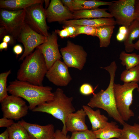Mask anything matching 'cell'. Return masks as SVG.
Segmentation results:
<instances>
[{
    "label": "cell",
    "instance_id": "obj_1",
    "mask_svg": "<svg viewBox=\"0 0 139 139\" xmlns=\"http://www.w3.org/2000/svg\"><path fill=\"white\" fill-rule=\"evenodd\" d=\"M7 90L11 95L26 100L29 103V109L32 110L38 106L52 100L54 92L48 86H39L18 80L10 82Z\"/></svg>",
    "mask_w": 139,
    "mask_h": 139
},
{
    "label": "cell",
    "instance_id": "obj_2",
    "mask_svg": "<svg viewBox=\"0 0 139 139\" xmlns=\"http://www.w3.org/2000/svg\"><path fill=\"white\" fill-rule=\"evenodd\" d=\"M107 71L110 75L109 85L105 90L101 89L90 99L87 105L92 108H98L103 109L108 116L123 125L125 123L118 110L114 93V84L117 66L115 61L105 67H101Z\"/></svg>",
    "mask_w": 139,
    "mask_h": 139
},
{
    "label": "cell",
    "instance_id": "obj_3",
    "mask_svg": "<svg viewBox=\"0 0 139 139\" xmlns=\"http://www.w3.org/2000/svg\"><path fill=\"white\" fill-rule=\"evenodd\" d=\"M48 70L43 55L39 50L36 48L23 60L17 72V80L42 86Z\"/></svg>",
    "mask_w": 139,
    "mask_h": 139
},
{
    "label": "cell",
    "instance_id": "obj_4",
    "mask_svg": "<svg viewBox=\"0 0 139 139\" xmlns=\"http://www.w3.org/2000/svg\"><path fill=\"white\" fill-rule=\"evenodd\" d=\"M54 92L53 99L36 107L32 111L34 112L46 113L61 121L63 126L62 130L65 134L67 133L65 126L68 116L74 112L75 109L72 104L73 98L67 96L61 89H57Z\"/></svg>",
    "mask_w": 139,
    "mask_h": 139
},
{
    "label": "cell",
    "instance_id": "obj_5",
    "mask_svg": "<svg viewBox=\"0 0 139 139\" xmlns=\"http://www.w3.org/2000/svg\"><path fill=\"white\" fill-rule=\"evenodd\" d=\"M138 87V83L135 82L124 83L123 85L115 83L114 84V93L117 107L125 121H128L134 116L130 107L133 103V91Z\"/></svg>",
    "mask_w": 139,
    "mask_h": 139
},
{
    "label": "cell",
    "instance_id": "obj_6",
    "mask_svg": "<svg viewBox=\"0 0 139 139\" xmlns=\"http://www.w3.org/2000/svg\"><path fill=\"white\" fill-rule=\"evenodd\" d=\"M135 0L112 1L108 10L114 18L116 24L128 28L135 20Z\"/></svg>",
    "mask_w": 139,
    "mask_h": 139
},
{
    "label": "cell",
    "instance_id": "obj_7",
    "mask_svg": "<svg viewBox=\"0 0 139 139\" xmlns=\"http://www.w3.org/2000/svg\"><path fill=\"white\" fill-rule=\"evenodd\" d=\"M43 3L33 4L25 9L24 22L37 32L47 37L49 27L47 24L46 9Z\"/></svg>",
    "mask_w": 139,
    "mask_h": 139
},
{
    "label": "cell",
    "instance_id": "obj_8",
    "mask_svg": "<svg viewBox=\"0 0 139 139\" xmlns=\"http://www.w3.org/2000/svg\"><path fill=\"white\" fill-rule=\"evenodd\" d=\"M25 14V10L11 11L0 9V26L4 27L8 35L16 40L24 23Z\"/></svg>",
    "mask_w": 139,
    "mask_h": 139
},
{
    "label": "cell",
    "instance_id": "obj_9",
    "mask_svg": "<svg viewBox=\"0 0 139 139\" xmlns=\"http://www.w3.org/2000/svg\"><path fill=\"white\" fill-rule=\"evenodd\" d=\"M60 51L63 62L68 67L81 70L86 62L87 54L83 47L68 40Z\"/></svg>",
    "mask_w": 139,
    "mask_h": 139
},
{
    "label": "cell",
    "instance_id": "obj_10",
    "mask_svg": "<svg viewBox=\"0 0 139 139\" xmlns=\"http://www.w3.org/2000/svg\"><path fill=\"white\" fill-rule=\"evenodd\" d=\"M0 103L3 117L18 120L28 114L29 106L21 97L8 95Z\"/></svg>",
    "mask_w": 139,
    "mask_h": 139
},
{
    "label": "cell",
    "instance_id": "obj_11",
    "mask_svg": "<svg viewBox=\"0 0 139 139\" xmlns=\"http://www.w3.org/2000/svg\"><path fill=\"white\" fill-rule=\"evenodd\" d=\"M47 37L37 32L25 23L17 40L22 43L24 47L23 54L19 61L23 60L25 58L32 53L35 48L44 43Z\"/></svg>",
    "mask_w": 139,
    "mask_h": 139
},
{
    "label": "cell",
    "instance_id": "obj_12",
    "mask_svg": "<svg viewBox=\"0 0 139 139\" xmlns=\"http://www.w3.org/2000/svg\"><path fill=\"white\" fill-rule=\"evenodd\" d=\"M57 39V33L53 31L51 34H49L46 41L36 48L39 49L43 55L48 70L56 61L60 60L62 57L59 49Z\"/></svg>",
    "mask_w": 139,
    "mask_h": 139
},
{
    "label": "cell",
    "instance_id": "obj_13",
    "mask_svg": "<svg viewBox=\"0 0 139 139\" xmlns=\"http://www.w3.org/2000/svg\"><path fill=\"white\" fill-rule=\"evenodd\" d=\"M68 68L63 62L57 60L47 71L45 76L49 81L57 86H66L72 79Z\"/></svg>",
    "mask_w": 139,
    "mask_h": 139
},
{
    "label": "cell",
    "instance_id": "obj_14",
    "mask_svg": "<svg viewBox=\"0 0 139 139\" xmlns=\"http://www.w3.org/2000/svg\"><path fill=\"white\" fill-rule=\"evenodd\" d=\"M46 19L48 22H62L74 19L73 13L63 5L61 0H51L48 7L46 9Z\"/></svg>",
    "mask_w": 139,
    "mask_h": 139
},
{
    "label": "cell",
    "instance_id": "obj_15",
    "mask_svg": "<svg viewBox=\"0 0 139 139\" xmlns=\"http://www.w3.org/2000/svg\"><path fill=\"white\" fill-rule=\"evenodd\" d=\"M27 130L30 139H54V127L52 124L41 125L27 122L22 119L18 121Z\"/></svg>",
    "mask_w": 139,
    "mask_h": 139
},
{
    "label": "cell",
    "instance_id": "obj_16",
    "mask_svg": "<svg viewBox=\"0 0 139 139\" xmlns=\"http://www.w3.org/2000/svg\"><path fill=\"white\" fill-rule=\"evenodd\" d=\"M86 116L83 108L69 114L65 123L67 132L72 133L88 129V127L85 123Z\"/></svg>",
    "mask_w": 139,
    "mask_h": 139
},
{
    "label": "cell",
    "instance_id": "obj_17",
    "mask_svg": "<svg viewBox=\"0 0 139 139\" xmlns=\"http://www.w3.org/2000/svg\"><path fill=\"white\" fill-rule=\"evenodd\" d=\"M62 23L65 26L78 25L88 26L95 28L106 25L115 26L116 24L114 18L113 17L69 20L64 21Z\"/></svg>",
    "mask_w": 139,
    "mask_h": 139
},
{
    "label": "cell",
    "instance_id": "obj_18",
    "mask_svg": "<svg viewBox=\"0 0 139 139\" xmlns=\"http://www.w3.org/2000/svg\"><path fill=\"white\" fill-rule=\"evenodd\" d=\"M82 108L91 123L92 131L103 128L108 122V118L101 114L99 109L94 110L88 105H84L82 106Z\"/></svg>",
    "mask_w": 139,
    "mask_h": 139
},
{
    "label": "cell",
    "instance_id": "obj_19",
    "mask_svg": "<svg viewBox=\"0 0 139 139\" xmlns=\"http://www.w3.org/2000/svg\"><path fill=\"white\" fill-rule=\"evenodd\" d=\"M121 131L116 122L112 121L108 122L104 127L93 132L97 139H110L118 138Z\"/></svg>",
    "mask_w": 139,
    "mask_h": 139
},
{
    "label": "cell",
    "instance_id": "obj_20",
    "mask_svg": "<svg viewBox=\"0 0 139 139\" xmlns=\"http://www.w3.org/2000/svg\"><path fill=\"white\" fill-rule=\"evenodd\" d=\"M43 0H0V9L11 11L25 10L33 4L44 3Z\"/></svg>",
    "mask_w": 139,
    "mask_h": 139
},
{
    "label": "cell",
    "instance_id": "obj_21",
    "mask_svg": "<svg viewBox=\"0 0 139 139\" xmlns=\"http://www.w3.org/2000/svg\"><path fill=\"white\" fill-rule=\"evenodd\" d=\"M107 10V8H98L74 11L73 13L74 18L76 19L112 18V15L106 11Z\"/></svg>",
    "mask_w": 139,
    "mask_h": 139
},
{
    "label": "cell",
    "instance_id": "obj_22",
    "mask_svg": "<svg viewBox=\"0 0 139 139\" xmlns=\"http://www.w3.org/2000/svg\"><path fill=\"white\" fill-rule=\"evenodd\" d=\"M139 37V21L134 20L127 29V32L124 40L126 51L130 53L134 49L133 41Z\"/></svg>",
    "mask_w": 139,
    "mask_h": 139
},
{
    "label": "cell",
    "instance_id": "obj_23",
    "mask_svg": "<svg viewBox=\"0 0 139 139\" xmlns=\"http://www.w3.org/2000/svg\"><path fill=\"white\" fill-rule=\"evenodd\" d=\"M115 26L106 25L96 28V36L99 38L100 47H107L110 45Z\"/></svg>",
    "mask_w": 139,
    "mask_h": 139
},
{
    "label": "cell",
    "instance_id": "obj_24",
    "mask_svg": "<svg viewBox=\"0 0 139 139\" xmlns=\"http://www.w3.org/2000/svg\"><path fill=\"white\" fill-rule=\"evenodd\" d=\"M112 1H103L97 0H72L74 11L82 10L97 8L100 6L109 5Z\"/></svg>",
    "mask_w": 139,
    "mask_h": 139
},
{
    "label": "cell",
    "instance_id": "obj_25",
    "mask_svg": "<svg viewBox=\"0 0 139 139\" xmlns=\"http://www.w3.org/2000/svg\"><path fill=\"white\" fill-rule=\"evenodd\" d=\"M10 139H30L26 129L18 122L6 129Z\"/></svg>",
    "mask_w": 139,
    "mask_h": 139
},
{
    "label": "cell",
    "instance_id": "obj_26",
    "mask_svg": "<svg viewBox=\"0 0 139 139\" xmlns=\"http://www.w3.org/2000/svg\"><path fill=\"white\" fill-rule=\"evenodd\" d=\"M118 139H139V124L131 125L125 123Z\"/></svg>",
    "mask_w": 139,
    "mask_h": 139
},
{
    "label": "cell",
    "instance_id": "obj_27",
    "mask_svg": "<svg viewBox=\"0 0 139 139\" xmlns=\"http://www.w3.org/2000/svg\"><path fill=\"white\" fill-rule=\"evenodd\" d=\"M121 64L128 70L139 65V55L135 53L128 54L125 51L121 52L119 55Z\"/></svg>",
    "mask_w": 139,
    "mask_h": 139
},
{
    "label": "cell",
    "instance_id": "obj_28",
    "mask_svg": "<svg viewBox=\"0 0 139 139\" xmlns=\"http://www.w3.org/2000/svg\"><path fill=\"white\" fill-rule=\"evenodd\" d=\"M120 80L124 83L139 82V65L124 71L120 75Z\"/></svg>",
    "mask_w": 139,
    "mask_h": 139
},
{
    "label": "cell",
    "instance_id": "obj_29",
    "mask_svg": "<svg viewBox=\"0 0 139 139\" xmlns=\"http://www.w3.org/2000/svg\"><path fill=\"white\" fill-rule=\"evenodd\" d=\"M11 70L0 74V102H1L8 95V94L7 79L11 73Z\"/></svg>",
    "mask_w": 139,
    "mask_h": 139
},
{
    "label": "cell",
    "instance_id": "obj_30",
    "mask_svg": "<svg viewBox=\"0 0 139 139\" xmlns=\"http://www.w3.org/2000/svg\"><path fill=\"white\" fill-rule=\"evenodd\" d=\"M76 32L74 38L81 34H85L96 36V28L86 25H74Z\"/></svg>",
    "mask_w": 139,
    "mask_h": 139
},
{
    "label": "cell",
    "instance_id": "obj_31",
    "mask_svg": "<svg viewBox=\"0 0 139 139\" xmlns=\"http://www.w3.org/2000/svg\"><path fill=\"white\" fill-rule=\"evenodd\" d=\"M69 139H97L93 132L87 129L72 133Z\"/></svg>",
    "mask_w": 139,
    "mask_h": 139
},
{
    "label": "cell",
    "instance_id": "obj_32",
    "mask_svg": "<svg viewBox=\"0 0 139 139\" xmlns=\"http://www.w3.org/2000/svg\"><path fill=\"white\" fill-rule=\"evenodd\" d=\"M98 86L97 85L94 89L91 84L88 83H84L80 86L79 91L80 93L83 95H88L91 94L94 95L95 94L94 92L95 90Z\"/></svg>",
    "mask_w": 139,
    "mask_h": 139
},
{
    "label": "cell",
    "instance_id": "obj_33",
    "mask_svg": "<svg viewBox=\"0 0 139 139\" xmlns=\"http://www.w3.org/2000/svg\"><path fill=\"white\" fill-rule=\"evenodd\" d=\"M14 123L13 120L3 117L0 119V127L8 128Z\"/></svg>",
    "mask_w": 139,
    "mask_h": 139
},
{
    "label": "cell",
    "instance_id": "obj_34",
    "mask_svg": "<svg viewBox=\"0 0 139 139\" xmlns=\"http://www.w3.org/2000/svg\"><path fill=\"white\" fill-rule=\"evenodd\" d=\"M54 137V139H69V138L64 134L62 130L59 129L55 131Z\"/></svg>",
    "mask_w": 139,
    "mask_h": 139
},
{
    "label": "cell",
    "instance_id": "obj_35",
    "mask_svg": "<svg viewBox=\"0 0 139 139\" xmlns=\"http://www.w3.org/2000/svg\"><path fill=\"white\" fill-rule=\"evenodd\" d=\"M64 28L63 29L61 30H55V31L62 38L69 37L70 35L68 30L66 28Z\"/></svg>",
    "mask_w": 139,
    "mask_h": 139
},
{
    "label": "cell",
    "instance_id": "obj_36",
    "mask_svg": "<svg viewBox=\"0 0 139 139\" xmlns=\"http://www.w3.org/2000/svg\"><path fill=\"white\" fill-rule=\"evenodd\" d=\"M16 40L13 37L9 35L5 36L2 39L3 41L6 42L8 45H11L15 44Z\"/></svg>",
    "mask_w": 139,
    "mask_h": 139
},
{
    "label": "cell",
    "instance_id": "obj_37",
    "mask_svg": "<svg viewBox=\"0 0 139 139\" xmlns=\"http://www.w3.org/2000/svg\"><path fill=\"white\" fill-rule=\"evenodd\" d=\"M63 27L66 28L68 30L70 35V37L74 38L76 30L75 28L73 25L64 26Z\"/></svg>",
    "mask_w": 139,
    "mask_h": 139
},
{
    "label": "cell",
    "instance_id": "obj_38",
    "mask_svg": "<svg viewBox=\"0 0 139 139\" xmlns=\"http://www.w3.org/2000/svg\"><path fill=\"white\" fill-rule=\"evenodd\" d=\"M61 1L62 3L67 6L69 10L72 12L73 13L74 11L72 0H62Z\"/></svg>",
    "mask_w": 139,
    "mask_h": 139
},
{
    "label": "cell",
    "instance_id": "obj_39",
    "mask_svg": "<svg viewBox=\"0 0 139 139\" xmlns=\"http://www.w3.org/2000/svg\"><path fill=\"white\" fill-rule=\"evenodd\" d=\"M13 50L14 52L18 56L22 53L23 51V49L20 45L18 44L14 46Z\"/></svg>",
    "mask_w": 139,
    "mask_h": 139
},
{
    "label": "cell",
    "instance_id": "obj_40",
    "mask_svg": "<svg viewBox=\"0 0 139 139\" xmlns=\"http://www.w3.org/2000/svg\"><path fill=\"white\" fill-rule=\"evenodd\" d=\"M135 18L139 21V0H135Z\"/></svg>",
    "mask_w": 139,
    "mask_h": 139
},
{
    "label": "cell",
    "instance_id": "obj_41",
    "mask_svg": "<svg viewBox=\"0 0 139 139\" xmlns=\"http://www.w3.org/2000/svg\"><path fill=\"white\" fill-rule=\"evenodd\" d=\"M8 35L6 29L3 27H0V39H3V37L6 35Z\"/></svg>",
    "mask_w": 139,
    "mask_h": 139
},
{
    "label": "cell",
    "instance_id": "obj_42",
    "mask_svg": "<svg viewBox=\"0 0 139 139\" xmlns=\"http://www.w3.org/2000/svg\"><path fill=\"white\" fill-rule=\"evenodd\" d=\"M0 139H10L6 129L0 134Z\"/></svg>",
    "mask_w": 139,
    "mask_h": 139
},
{
    "label": "cell",
    "instance_id": "obj_43",
    "mask_svg": "<svg viewBox=\"0 0 139 139\" xmlns=\"http://www.w3.org/2000/svg\"><path fill=\"white\" fill-rule=\"evenodd\" d=\"M126 35L118 32L116 36L117 40L119 41H124Z\"/></svg>",
    "mask_w": 139,
    "mask_h": 139
},
{
    "label": "cell",
    "instance_id": "obj_44",
    "mask_svg": "<svg viewBox=\"0 0 139 139\" xmlns=\"http://www.w3.org/2000/svg\"><path fill=\"white\" fill-rule=\"evenodd\" d=\"M8 44L7 43L3 42L0 44V50L1 51L3 49L6 50L8 47Z\"/></svg>",
    "mask_w": 139,
    "mask_h": 139
},
{
    "label": "cell",
    "instance_id": "obj_45",
    "mask_svg": "<svg viewBox=\"0 0 139 139\" xmlns=\"http://www.w3.org/2000/svg\"><path fill=\"white\" fill-rule=\"evenodd\" d=\"M127 31V29L125 27L121 26L119 28L118 32L126 35Z\"/></svg>",
    "mask_w": 139,
    "mask_h": 139
},
{
    "label": "cell",
    "instance_id": "obj_46",
    "mask_svg": "<svg viewBox=\"0 0 139 139\" xmlns=\"http://www.w3.org/2000/svg\"><path fill=\"white\" fill-rule=\"evenodd\" d=\"M134 49L137 50H139V38L138 41L134 44Z\"/></svg>",
    "mask_w": 139,
    "mask_h": 139
},
{
    "label": "cell",
    "instance_id": "obj_47",
    "mask_svg": "<svg viewBox=\"0 0 139 139\" xmlns=\"http://www.w3.org/2000/svg\"><path fill=\"white\" fill-rule=\"evenodd\" d=\"M44 2L45 3V9H46L48 7L50 4H49V0H45Z\"/></svg>",
    "mask_w": 139,
    "mask_h": 139
},
{
    "label": "cell",
    "instance_id": "obj_48",
    "mask_svg": "<svg viewBox=\"0 0 139 139\" xmlns=\"http://www.w3.org/2000/svg\"><path fill=\"white\" fill-rule=\"evenodd\" d=\"M137 91H138V92L139 93V87H138L137 88Z\"/></svg>",
    "mask_w": 139,
    "mask_h": 139
},
{
    "label": "cell",
    "instance_id": "obj_49",
    "mask_svg": "<svg viewBox=\"0 0 139 139\" xmlns=\"http://www.w3.org/2000/svg\"><path fill=\"white\" fill-rule=\"evenodd\" d=\"M138 119H139V116H138Z\"/></svg>",
    "mask_w": 139,
    "mask_h": 139
}]
</instances>
